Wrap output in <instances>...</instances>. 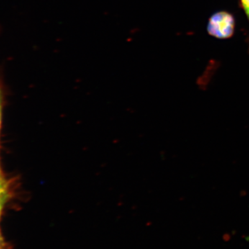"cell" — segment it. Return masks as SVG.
I'll return each mask as SVG.
<instances>
[{
    "mask_svg": "<svg viewBox=\"0 0 249 249\" xmlns=\"http://www.w3.org/2000/svg\"><path fill=\"white\" fill-rule=\"evenodd\" d=\"M210 35L218 39H228L233 35L235 19L227 11H219L210 18L207 27Z\"/></svg>",
    "mask_w": 249,
    "mask_h": 249,
    "instance_id": "cell-1",
    "label": "cell"
},
{
    "mask_svg": "<svg viewBox=\"0 0 249 249\" xmlns=\"http://www.w3.org/2000/svg\"><path fill=\"white\" fill-rule=\"evenodd\" d=\"M5 198H6V185L4 181L0 182V213L4 204Z\"/></svg>",
    "mask_w": 249,
    "mask_h": 249,
    "instance_id": "cell-2",
    "label": "cell"
},
{
    "mask_svg": "<svg viewBox=\"0 0 249 249\" xmlns=\"http://www.w3.org/2000/svg\"><path fill=\"white\" fill-rule=\"evenodd\" d=\"M241 4H242V9L247 15L249 21V0H240Z\"/></svg>",
    "mask_w": 249,
    "mask_h": 249,
    "instance_id": "cell-3",
    "label": "cell"
},
{
    "mask_svg": "<svg viewBox=\"0 0 249 249\" xmlns=\"http://www.w3.org/2000/svg\"><path fill=\"white\" fill-rule=\"evenodd\" d=\"M1 91H0V122H1Z\"/></svg>",
    "mask_w": 249,
    "mask_h": 249,
    "instance_id": "cell-4",
    "label": "cell"
},
{
    "mask_svg": "<svg viewBox=\"0 0 249 249\" xmlns=\"http://www.w3.org/2000/svg\"><path fill=\"white\" fill-rule=\"evenodd\" d=\"M2 181H4V179H3L2 177H1V173H0V182H2Z\"/></svg>",
    "mask_w": 249,
    "mask_h": 249,
    "instance_id": "cell-5",
    "label": "cell"
},
{
    "mask_svg": "<svg viewBox=\"0 0 249 249\" xmlns=\"http://www.w3.org/2000/svg\"><path fill=\"white\" fill-rule=\"evenodd\" d=\"M1 237H0V249H1Z\"/></svg>",
    "mask_w": 249,
    "mask_h": 249,
    "instance_id": "cell-6",
    "label": "cell"
}]
</instances>
